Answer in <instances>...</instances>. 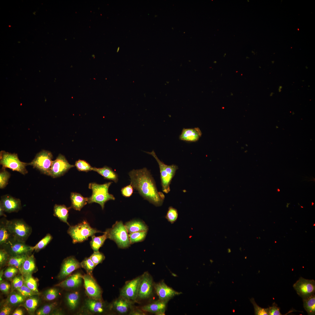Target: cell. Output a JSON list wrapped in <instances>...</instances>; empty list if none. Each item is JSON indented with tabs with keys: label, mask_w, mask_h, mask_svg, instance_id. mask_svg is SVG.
I'll return each instance as SVG.
<instances>
[{
	"label": "cell",
	"mask_w": 315,
	"mask_h": 315,
	"mask_svg": "<svg viewBox=\"0 0 315 315\" xmlns=\"http://www.w3.org/2000/svg\"><path fill=\"white\" fill-rule=\"evenodd\" d=\"M129 175L133 188L145 199L156 206L162 204L164 195L158 191L153 178L146 168L133 169L129 172Z\"/></svg>",
	"instance_id": "1"
},
{
	"label": "cell",
	"mask_w": 315,
	"mask_h": 315,
	"mask_svg": "<svg viewBox=\"0 0 315 315\" xmlns=\"http://www.w3.org/2000/svg\"><path fill=\"white\" fill-rule=\"evenodd\" d=\"M112 182H110L102 184L95 183L89 184L88 187L92 190L91 196L88 197V203L90 204L94 202L97 203L101 206L103 209L105 203L110 200H114V196L108 192V188Z\"/></svg>",
	"instance_id": "2"
},
{
	"label": "cell",
	"mask_w": 315,
	"mask_h": 315,
	"mask_svg": "<svg viewBox=\"0 0 315 315\" xmlns=\"http://www.w3.org/2000/svg\"><path fill=\"white\" fill-rule=\"evenodd\" d=\"M106 231L108 238L114 241L119 248H126L130 246L128 232L122 221H116Z\"/></svg>",
	"instance_id": "3"
},
{
	"label": "cell",
	"mask_w": 315,
	"mask_h": 315,
	"mask_svg": "<svg viewBox=\"0 0 315 315\" xmlns=\"http://www.w3.org/2000/svg\"><path fill=\"white\" fill-rule=\"evenodd\" d=\"M98 232L104 233L92 228L85 220L75 225L69 226L67 230L74 244L83 242Z\"/></svg>",
	"instance_id": "4"
},
{
	"label": "cell",
	"mask_w": 315,
	"mask_h": 315,
	"mask_svg": "<svg viewBox=\"0 0 315 315\" xmlns=\"http://www.w3.org/2000/svg\"><path fill=\"white\" fill-rule=\"evenodd\" d=\"M145 152L152 155L157 161L160 170L162 191L165 193H168L170 190V185L178 168V166L174 164L167 165L165 164L159 160L154 150L151 152Z\"/></svg>",
	"instance_id": "5"
},
{
	"label": "cell",
	"mask_w": 315,
	"mask_h": 315,
	"mask_svg": "<svg viewBox=\"0 0 315 315\" xmlns=\"http://www.w3.org/2000/svg\"><path fill=\"white\" fill-rule=\"evenodd\" d=\"M6 224L13 239L17 241L24 242L32 232L31 227L22 220L7 221Z\"/></svg>",
	"instance_id": "6"
},
{
	"label": "cell",
	"mask_w": 315,
	"mask_h": 315,
	"mask_svg": "<svg viewBox=\"0 0 315 315\" xmlns=\"http://www.w3.org/2000/svg\"><path fill=\"white\" fill-rule=\"evenodd\" d=\"M0 164L2 166V169L9 168L23 175L28 173L26 167L29 165L28 163L20 161L17 154L1 150L0 152Z\"/></svg>",
	"instance_id": "7"
},
{
	"label": "cell",
	"mask_w": 315,
	"mask_h": 315,
	"mask_svg": "<svg viewBox=\"0 0 315 315\" xmlns=\"http://www.w3.org/2000/svg\"><path fill=\"white\" fill-rule=\"evenodd\" d=\"M52 153L48 151L43 150L38 153L32 161L28 163L43 174L50 175L51 166L53 161Z\"/></svg>",
	"instance_id": "8"
},
{
	"label": "cell",
	"mask_w": 315,
	"mask_h": 315,
	"mask_svg": "<svg viewBox=\"0 0 315 315\" xmlns=\"http://www.w3.org/2000/svg\"><path fill=\"white\" fill-rule=\"evenodd\" d=\"M154 286L152 276L148 272H145L141 276L136 300L150 298L152 295Z\"/></svg>",
	"instance_id": "9"
},
{
	"label": "cell",
	"mask_w": 315,
	"mask_h": 315,
	"mask_svg": "<svg viewBox=\"0 0 315 315\" xmlns=\"http://www.w3.org/2000/svg\"><path fill=\"white\" fill-rule=\"evenodd\" d=\"M83 278L85 292L89 298L102 300V290L92 275L85 274Z\"/></svg>",
	"instance_id": "10"
},
{
	"label": "cell",
	"mask_w": 315,
	"mask_h": 315,
	"mask_svg": "<svg viewBox=\"0 0 315 315\" xmlns=\"http://www.w3.org/2000/svg\"><path fill=\"white\" fill-rule=\"evenodd\" d=\"M297 294L302 299L314 294L315 281L301 277L293 285Z\"/></svg>",
	"instance_id": "11"
},
{
	"label": "cell",
	"mask_w": 315,
	"mask_h": 315,
	"mask_svg": "<svg viewBox=\"0 0 315 315\" xmlns=\"http://www.w3.org/2000/svg\"><path fill=\"white\" fill-rule=\"evenodd\" d=\"M74 167L69 163L64 156L60 154L53 161L49 176L53 178L60 177Z\"/></svg>",
	"instance_id": "12"
},
{
	"label": "cell",
	"mask_w": 315,
	"mask_h": 315,
	"mask_svg": "<svg viewBox=\"0 0 315 315\" xmlns=\"http://www.w3.org/2000/svg\"><path fill=\"white\" fill-rule=\"evenodd\" d=\"M141 276L128 282L121 289L120 296L133 302L136 300Z\"/></svg>",
	"instance_id": "13"
},
{
	"label": "cell",
	"mask_w": 315,
	"mask_h": 315,
	"mask_svg": "<svg viewBox=\"0 0 315 315\" xmlns=\"http://www.w3.org/2000/svg\"><path fill=\"white\" fill-rule=\"evenodd\" d=\"M154 287L159 300L167 302L173 297L182 293L169 286L164 281L155 284Z\"/></svg>",
	"instance_id": "14"
},
{
	"label": "cell",
	"mask_w": 315,
	"mask_h": 315,
	"mask_svg": "<svg viewBox=\"0 0 315 315\" xmlns=\"http://www.w3.org/2000/svg\"><path fill=\"white\" fill-rule=\"evenodd\" d=\"M81 267L80 263L73 256L67 257L64 260L62 264L58 278L60 279H64Z\"/></svg>",
	"instance_id": "15"
},
{
	"label": "cell",
	"mask_w": 315,
	"mask_h": 315,
	"mask_svg": "<svg viewBox=\"0 0 315 315\" xmlns=\"http://www.w3.org/2000/svg\"><path fill=\"white\" fill-rule=\"evenodd\" d=\"M0 206L5 212H17L21 208V201L9 195H5L1 197Z\"/></svg>",
	"instance_id": "16"
},
{
	"label": "cell",
	"mask_w": 315,
	"mask_h": 315,
	"mask_svg": "<svg viewBox=\"0 0 315 315\" xmlns=\"http://www.w3.org/2000/svg\"><path fill=\"white\" fill-rule=\"evenodd\" d=\"M133 302L130 300L120 296L113 302L112 307L118 314H126L128 312L129 313L133 307Z\"/></svg>",
	"instance_id": "17"
},
{
	"label": "cell",
	"mask_w": 315,
	"mask_h": 315,
	"mask_svg": "<svg viewBox=\"0 0 315 315\" xmlns=\"http://www.w3.org/2000/svg\"><path fill=\"white\" fill-rule=\"evenodd\" d=\"M83 276L80 273H77L69 276L66 279L55 285V286L69 289L77 288L82 283Z\"/></svg>",
	"instance_id": "18"
},
{
	"label": "cell",
	"mask_w": 315,
	"mask_h": 315,
	"mask_svg": "<svg viewBox=\"0 0 315 315\" xmlns=\"http://www.w3.org/2000/svg\"><path fill=\"white\" fill-rule=\"evenodd\" d=\"M5 244L9 246L10 252L13 255V256L26 255L27 253L32 251L31 246L26 245L24 242L13 239Z\"/></svg>",
	"instance_id": "19"
},
{
	"label": "cell",
	"mask_w": 315,
	"mask_h": 315,
	"mask_svg": "<svg viewBox=\"0 0 315 315\" xmlns=\"http://www.w3.org/2000/svg\"><path fill=\"white\" fill-rule=\"evenodd\" d=\"M167 302L159 300L152 303L144 305L141 309L145 312H148L156 315H165Z\"/></svg>",
	"instance_id": "20"
},
{
	"label": "cell",
	"mask_w": 315,
	"mask_h": 315,
	"mask_svg": "<svg viewBox=\"0 0 315 315\" xmlns=\"http://www.w3.org/2000/svg\"><path fill=\"white\" fill-rule=\"evenodd\" d=\"M202 133L198 127L183 128L179 136L181 140L188 142H195L199 140Z\"/></svg>",
	"instance_id": "21"
},
{
	"label": "cell",
	"mask_w": 315,
	"mask_h": 315,
	"mask_svg": "<svg viewBox=\"0 0 315 315\" xmlns=\"http://www.w3.org/2000/svg\"><path fill=\"white\" fill-rule=\"evenodd\" d=\"M36 269V265L34 255L28 256L19 270L22 276L25 277L32 275Z\"/></svg>",
	"instance_id": "22"
},
{
	"label": "cell",
	"mask_w": 315,
	"mask_h": 315,
	"mask_svg": "<svg viewBox=\"0 0 315 315\" xmlns=\"http://www.w3.org/2000/svg\"><path fill=\"white\" fill-rule=\"evenodd\" d=\"M70 199L71 208L80 211L88 203V197H85L76 192H72L71 194Z\"/></svg>",
	"instance_id": "23"
},
{
	"label": "cell",
	"mask_w": 315,
	"mask_h": 315,
	"mask_svg": "<svg viewBox=\"0 0 315 315\" xmlns=\"http://www.w3.org/2000/svg\"><path fill=\"white\" fill-rule=\"evenodd\" d=\"M92 170L97 172L102 176L104 178L113 181L117 183L118 181V176L116 173L111 168L105 166L100 168L93 167Z\"/></svg>",
	"instance_id": "24"
},
{
	"label": "cell",
	"mask_w": 315,
	"mask_h": 315,
	"mask_svg": "<svg viewBox=\"0 0 315 315\" xmlns=\"http://www.w3.org/2000/svg\"><path fill=\"white\" fill-rule=\"evenodd\" d=\"M71 207H66L64 205L55 204L54 207V215L57 217L61 221L66 223L69 226L70 225L67 221L69 210Z\"/></svg>",
	"instance_id": "25"
},
{
	"label": "cell",
	"mask_w": 315,
	"mask_h": 315,
	"mask_svg": "<svg viewBox=\"0 0 315 315\" xmlns=\"http://www.w3.org/2000/svg\"><path fill=\"white\" fill-rule=\"evenodd\" d=\"M125 225L130 233L134 232L147 231L148 226L143 222L138 220H133L126 223Z\"/></svg>",
	"instance_id": "26"
},
{
	"label": "cell",
	"mask_w": 315,
	"mask_h": 315,
	"mask_svg": "<svg viewBox=\"0 0 315 315\" xmlns=\"http://www.w3.org/2000/svg\"><path fill=\"white\" fill-rule=\"evenodd\" d=\"M85 304L88 309L92 312L101 313L104 311V306L102 300L89 298L86 300Z\"/></svg>",
	"instance_id": "27"
},
{
	"label": "cell",
	"mask_w": 315,
	"mask_h": 315,
	"mask_svg": "<svg viewBox=\"0 0 315 315\" xmlns=\"http://www.w3.org/2000/svg\"><path fill=\"white\" fill-rule=\"evenodd\" d=\"M104 234L101 236H92V240L90 242V246L94 252L99 251V249L103 245L106 240L108 238L106 232H104Z\"/></svg>",
	"instance_id": "28"
},
{
	"label": "cell",
	"mask_w": 315,
	"mask_h": 315,
	"mask_svg": "<svg viewBox=\"0 0 315 315\" xmlns=\"http://www.w3.org/2000/svg\"><path fill=\"white\" fill-rule=\"evenodd\" d=\"M39 302L38 299L36 297H29L21 306L23 307L29 314H32L36 310Z\"/></svg>",
	"instance_id": "29"
},
{
	"label": "cell",
	"mask_w": 315,
	"mask_h": 315,
	"mask_svg": "<svg viewBox=\"0 0 315 315\" xmlns=\"http://www.w3.org/2000/svg\"><path fill=\"white\" fill-rule=\"evenodd\" d=\"M303 307L308 314L309 315L315 314V295H312L303 299Z\"/></svg>",
	"instance_id": "30"
},
{
	"label": "cell",
	"mask_w": 315,
	"mask_h": 315,
	"mask_svg": "<svg viewBox=\"0 0 315 315\" xmlns=\"http://www.w3.org/2000/svg\"><path fill=\"white\" fill-rule=\"evenodd\" d=\"M27 255L12 256L9 258L8 265L20 269L28 256Z\"/></svg>",
	"instance_id": "31"
},
{
	"label": "cell",
	"mask_w": 315,
	"mask_h": 315,
	"mask_svg": "<svg viewBox=\"0 0 315 315\" xmlns=\"http://www.w3.org/2000/svg\"><path fill=\"white\" fill-rule=\"evenodd\" d=\"M79 298L78 292L76 291L69 293L66 297V301L69 307L71 309H75L77 307Z\"/></svg>",
	"instance_id": "32"
},
{
	"label": "cell",
	"mask_w": 315,
	"mask_h": 315,
	"mask_svg": "<svg viewBox=\"0 0 315 315\" xmlns=\"http://www.w3.org/2000/svg\"><path fill=\"white\" fill-rule=\"evenodd\" d=\"M11 236L9 232L6 223H1L0 227V244H5L10 241V237Z\"/></svg>",
	"instance_id": "33"
},
{
	"label": "cell",
	"mask_w": 315,
	"mask_h": 315,
	"mask_svg": "<svg viewBox=\"0 0 315 315\" xmlns=\"http://www.w3.org/2000/svg\"><path fill=\"white\" fill-rule=\"evenodd\" d=\"M52 239V237L51 235L50 234H47L35 246H31V251H37L44 248L50 242Z\"/></svg>",
	"instance_id": "34"
},
{
	"label": "cell",
	"mask_w": 315,
	"mask_h": 315,
	"mask_svg": "<svg viewBox=\"0 0 315 315\" xmlns=\"http://www.w3.org/2000/svg\"><path fill=\"white\" fill-rule=\"evenodd\" d=\"M147 231H142L130 233L129 234L130 244L143 241L146 237Z\"/></svg>",
	"instance_id": "35"
},
{
	"label": "cell",
	"mask_w": 315,
	"mask_h": 315,
	"mask_svg": "<svg viewBox=\"0 0 315 315\" xmlns=\"http://www.w3.org/2000/svg\"><path fill=\"white\" fill-rule=\"evenodd\" d=\"M80 264L81 267L85 270L87 274L92 275V272L96 266L90 257L85 258Z\"/></svg>",
	"instance_id": "36"
},
{
	"label": "cell",
	"mask_w": 315,
	"mask_h": 315,
	"mask_svg": "<svg viewBox=\"0 0 315 315\" xmlns=\"http://www.w3.org/2000/svg\"><path fill=\"white\" fill-rule=\"evenodd\" d=\"M24 281L26 286L30 289L34 291L39 292L37 281L32 276V275L24 277Z\"/></svg>",
	"instance_id": "37"
},
{
	"label": "cell",
	"mask_w": 315,
	"mask_h": 315,
	"mask_svg": "<svg viewBox=\"0 0 315 315\" xmlns=\"http://www.w3.org/2000/svg\"><path fill=\"white\" fill-rule=\"evenodd\" d=\"M10 174L6 169H1L0 172V188H5L8 183Z\"/></svg>",
	"instance_id": "38"
},
{
	"label": "cell",
	"mask_w": 315,
	"mask_h": 315,
	"mask_svg": "<svg viewBox=\"0 0 315 315\" xmlns=\"http://www.w3.org/2000/svg\"><path fill=\"white\" fill-rule=\"evenodd\" d=\"M25 298L19 292L14 293L10 295L8 301L11 304H17L23 302L25 300Z\"/></svg>",
	"instance_id": "39"
},
{
	"label": "cell",
	"mask_w": 315,
	"mask_h": 315,
	"mask_svg": "<svg viewBox=\"0 0 315 315\" xmlns=\"http://www.w3.org/2000/svg\"><path fill=\"white\" fill-rule=\"evenodd\" d=\"M24 297L39 295L40 293L34 291L28 287L24 283L20 288L16 289Z\"/></svg>",
	"instance_id": "40"
},
{
	"label": "cell",
	"mask_w": 315,
	"mask_h": 315,
	"mask_svg": "<svg viewBox=\"0 0 315 315\" xmlns=\"http://www.w3.org/2000/svg\"><path fill=\"white\" fill-rule=\"evenodd\" d=\"M75 165L77 169L80 171L88 172L92 170L93 168V167L88 163L81 160H79L76 161Z\"/></svg>",
	"instance_id": "41"
},
{
	"label": "cell",
	"mask_w": 315,
	"mask_h": 315,
	"mask_svg": "<svg viewBox=\"0 0 315 315\" xmlns=\"http://www.w3.org/2000/svg\"><path fill=\"white\" fill-rule=\"evenodd\" d=\"M178 214L177 209L172 206L168 208L165 218L172 224L174 223L177 220Z\"/></svg>",
	"instance_id": "42"
},
{
	"label": "cell",
	"mask_w": 315,
	"mask_h": 315,
	"mask_svg": "<svg viewBox=\"0 0 315 315\" xmlns=\"http://www.w3.org/2000/svg\"><path fill=\"white\" fill-rule=\"evenodd\" d=\"M57 303L54 302L44 306L37 311V315H47L49 314L50 312L57 305Z\"/></svg>",
	"instance_id": "43"
},
{
	"label": "cell",
	"mask_w": 315,
	"mask_h": 315,
	"mask_svg": "<svg viewBox=\"0 0 315 315\" xmlns=\"http://www.w3.org/2000/svg\"><path fill=\"white\" fill-rule=\"evenodd\" d=\"M59 290L55 288L49 289L46 292L44 299L47 301H51L55 299L58 296Z\"/></svg>",
	"instance_id": "44"
},
{
	"label": "cell",
	"mask_w": 315,
	"mask_h": 315,
	"mask_svg": "<svg viewBox=\"0 0 315 315\" xmlns=\"http://www.w3.org/2000/svg\"><path fill=\"white\" fill-rule=\"evenodd\" d=\"M250 301L254 306L255 315H269L268 308H263L259 307L256 303L253 298H251Z\"/></svg>",
	"instance_id": "45"
},
{
	"label": "cell",
	"mask_w": 315,
	"mask_h": 315,
	"mask_svg": "<svg viewBox=\"0 0 315 315\" xmlns=\"http://www.w3.org/2000/svg\"><path fill=\"white\" fill-rule=\"evenodd\" d=\"M96 266L101 263L105 259L104 254L99 251L94 252L90 257Z\"/></svg>",
	"instance_id": "46"
},
{
	"label": "cell",
	"mask_w": 315,
	"mask_h": 315,
	"mask_svg": "<svg viewBox=\"0 0 315 315\" xmlns=\"http://www.w3.org/2000/svg\"><path fill=\"white\" fill-rule=\"evenodd\" d=\"M18 271L17 268L13 266H9L4 272V276L7 279H11L16 274Z\"/></svg>",
	"instance_id": "47"
},
{
	"label": "cell",
	"mask_w": 315,
	"mask_h": 315,
	"mask_svg": "<svg viewBox=\"0 0 315 315\" xmlns=\"http://www.w3.org/2000/svg\"><path fill=\"white\" fill-rule=\"evenodd\" d=\"M22 276H17L13 279L12 283L14 289L16 290L20 288L23 285L24 283V278Z\"/></svg>",
	"instance_id": "48"
},
{
	"label": "cell",
	"mask_w": 315,
	"mask_h": 315,
	"mask_svg": "<svg viewBox=\"0 0 315 315\" xmlns=\"http://www.w3.org/2000/svg\"><path fill=\"white\" fill-rule=\"evenodd\" d=\"M133 192V188L131 184L123 187L121 190L122 194L125 197H130L132 194Z\"/></svg>",
	"instance_id": "49"
},
{
	"label": "cell",
	"mask_w": 315,
	"mask_h": 315,
	"mask_svg": "<svg viewBox=\"0 0 315 315\" xmlns=\"http://www.w3.org/2000/svg\"><path fill=\"white\" fill-rule=\"evenodd\" d=\"M280 309L278 307L276 304L274 302L272 306L268 307L269 315H282L280 311Z\"/></svg>",
	"instance_id": "50"
},
{
	"label": "cell",
	"mask_w": 315,
	"mask_h": 315,
	"mask_svg": "<svg viewBox=\"0 0 315 315\" xmlns=\"http://www.w3.org/2000/svg\"><path fill=\"white\" fill-rule=\"evenodd\" d=\"M10 288V285L8 283L6 282L0 283V290L4 293L7 294L9 292Z\"/></svg>",
	"instance_id": "51"
},
{
	"label": "cell",
	"mask_w": 315,
	"mask_h": 315,
	"mask_svg": "<svg viewBox=\"0 0 315 315\" xmlns=\"http://www.w3.org/2000/svg\"><path fill=\"white\" fill-rule=\"evenodd\" d=\"M8 254L7 252L4 249H1L0 250V264L1 265L7 260Z\"/></svg>",
	"instance_id": "52"
},
{
	"label": "cell",
	"mask_w": 315,
	"mask_h": 315,
	"mask_svg": "<svg viewBox=\"0 0 315 315\" xmlns=\"http://www.w3.org/2000/svg\"><path fill=\"white\" fill-rule=\"evenodd\" d=\"M11 311V308L8 305H5L1 308L0 312V315H9Z\"/></svg>",
	"instance_id": "53"
},
{
	"label": "cell",
	"mask_w": 315,
	"mask_h": 315,
	"mask_svg": "<svg viewBox=\"0 0 315 315\" xmlns=\"http://www.w3.org/2000/svg\"><path fill=\"white\" fill-rule=\"evenodd\" d=\"M130 315H144L145 312L143 311L141 309H135L132 308L129 313Z\"/></svg>",
	"instance_id": "54"
},
{
	"label": "cell",
	"mask_w": 315,
	"mask_h": 315,
	"mask_svg": "<svg viewBox=\"0 0 315 315\" xmlns=\"http://www.w3.org/2000/svg\"><path fill=\"white\" fill-rule=\"evenodd\" d=\"M13 315H23V312L22 309L20 308L16 309L13 312Z\"/></svg>",
	"instance_id": "55"
},
{
	"label": "cell",
	"mask_w": 315,
	"mask_h": 315,
	"mask_svg": "<svg viewBox=\"0 0 315 315\" xmlns=\"http://www.w3.org/2000/svg\"><path fill=\"white\" fill-rule=\"evenodd\" d=\"M4 211L3 209L0 206V216H6V215L4 213Z\"/></svg>",
	"instance_id": "56"
},
{
	"label": "cell",
	"mask_w": 315,
	"mask_h": 315,
	"mask_svg": "<svg viewBox=\"0 0 315 315\" xmlns=\"http://www.w3.org/2000/svg\"><path fill=\"white\" fill-rule=\"evenodd\" d=\"M3 270H2V271H1L0 272V282H1V281L2 280V275H3V274H4V273H3Z\"/></svg>",
	"instance_id": "57"
},
{
	"label": "cell",
	"mask_w": 315,
	"mask_h": 315,
	"mask_svg": "<svg viewBox=\"0 0 315 315\" xmlns=\"http://www.w3.org/2000/svg\"><path fill=\"white\" fill-rule=\"evenodd\" d=\"M282 88V87L281 86H279L278 88V91L279 92H280L281 91V90Z\"/></svg>",
	"instance_id": "58"
},
{
	"label": "cell",
	"mask_w": 315,
	"mask_h": 315,
	"mask_svg": "<svg viewBox=\"0 0 315 315\" xmlns=\"http://www.w3.org/2000/svg\"><path fill=\"white\" fill-rule=\"evenodd\" d=\"M274 94V93H273V92H271L270 93V96H272Z\"/></svg>",
	"instance_id": "59"
},
{
	"label": "cell",
	"mask_w": 315,
	"mask_h": 315,
	"mask_svg": "<svg viewBox=\"0 0 315 315\" xmlns=\"http://www.w3.org/2000/svg\"><path fill=\"white\" fill-rule=\"evenodd\" d=\"M277 192H279L280 191V190L279 188H277Z\"/></svg>",
	"instance_id": "60"
},
{
	"label": "cell",
	"mask_w": 315,
	"mask_h": 315,
	"mask_svg": "<svg viewBox=\"0 0 315 315\" xmlns=\"http://www.w3.org/2000/svg\"><path fill=\"white\" fill-rule=\"evenodd\" d=\"M314 204V203L313 202H312V205H313Z\"/></svg>",
	"instance_id": "61"
}]
</instances>
